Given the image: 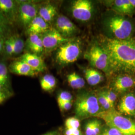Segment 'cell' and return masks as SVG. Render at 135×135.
<instances>
[{
    "label": "cell",
    "mask_w": 135,
    "mask_h": 135,
    "mask_svg": "<svg viewBox=\"0 0 135 135\" xmlns=\"http://www.w3.org/2000/svg\"><path fill=\"white\" fill-rule=\"evenodd\" d=\"M98 39L108 56L111 74L135 75V37L121 40L101 36Z\"/></svg>",
    "instance_id": "1"
},
{
    "label": "cell",
    "mask_w": 135,
    "mask_h": 135,
    "mask_svg": "<svg viewBox=\"0 0 135 135\" xmlns=\"http://www.w3.org/2000/svg\"><path fill=\"white\" fill-rule=\"evenodd\" d=\"M94 117L102 119L106 125L116 128L123 135H135V120L123 115L115 109L101 111Z\"/></svg>",
    "instance_id": "2"
},
{
    "label": "cell",
    "mask_w": 135,
    "mask_h": 135,
    "mask_svg": "<svg viewBox=\"0 0 135 135\" xmlns=\"http://www.w3.org/2000/svg\"><path fill=\"white\" fill-rule=\"evenodd\" d=\"M96 94L85 92L78 96L75 104V112L78 119H84L96 115L101 110Z\"/></svg>",
    "instance_id": "3"
},
{
    "label": "cell",
    "mask_w": 135,
    "mask_h": 135,
    "mask_svg": "<svg viewBox=\"0 0 135 135\" xmlns=\"http://www.w3.org/2000/svg\"><path fill=\"white\" fill-rule=\"evenodd\" d=\"M106 26L114 39L126 40L132 37L134 26L129 20L121 16H115L109 18Z\"/></svg>",
    "instance_id": "4"
},
{
    "label": "cell",
    "mask_w": 135,
    "mask_h": 135,
    "mask_svg": "<svg viewBox=\"0 0 135 135\" xmlns=\"http://www.w3.org/2000/svg\"><path fill=\"white\" fill-rule=\"evenodd\" d=\"M81 53V43L77 39H70L58 48L56 59L60 65H65L76 61Z\"/></svg>",
    "instance_id": "5"
},
{
    "label": "cell",
    "mask_w": 135,
    "mask_h": 135,
    "mask_svg": "<svg viewBox=\"0 0 135 135\" xmlns=\"http://www.w3.org/2000/svg\"><path fill=\"white\" fill-rule=\"evenodd\" d=\"M85 58L95 67L103 71L107 74H111L108 56L98 44L92 46L86 54Z\"/></svg>",
    "instance_id": "6"
},
{
    "label": "cell",
    "mask_w": 135,
    "mask_h": 135,
    "mask_svg": "<svg viewBox=\"0 0 135 135\" xmlns=\"http://www.w3.org/2000/svg\"><path fill=\"white\" fill-rule=\"evenodd\" d=\"M18 19L20 23L27 28L34 18L38 15L39 7L35 3L29 1H19Z\"/></svg>",
    "instance_id": "7"
},
{
    "label": "cell",
    "mask_w": 135,
    "mask_h": 135,
    "mask_svg": "<svg viewBox=\"0 0 135 135\" xmlns=\"http://www.w3.org/2000/svg\"><path fill=\"white\" fill-rule=\"evenodd\" d=\"M93 5L88 0H77L73 2L71 12L73 17L79 21H88L91 19L93 12Z\"/></svg>",
    "instance_id": "8"
},
{
    "label": "cell",
    "mask_w": 135,
    "mask_h": 135,
    "mask_svg": "<svg viewBox=\"0 0 135 135\" xmlns=\"http://www.w3.org/2000/svg\"><path fill=\"white\" fill-rule=\"evenodd\" d=\"M44 50L47 52L52 51L58 48L63 44L69 41L70 39L64 37L54 28H50L46 32L42 34Z\"/></svg>",
    "instance_id": "9"
},
{
    "label": "cell",
    "mask_w": 135,
    "mask_h": 135,
    "mask_svg": "<svg viewBox=\"0 0 135 135\" xmlns=\"http://www.w3.org/2000/svg\"><path fill=\"white\" fill-rule=\"evenodd\" d=\"M111 87L116 93H128L135 88V75L120 74L113 79Z\"/></svg>",
    "instance_id": "10"
},
{
    "label": "cell",
    "mask_w": 135,
    "mask_h": 135,
    "mask_svg": "<svg viewBox=\"0 0 135 135\" xmlns=\"http://www.w3.org/2000/svg\"><path fill=\"white\" fill-rule=\"evenodd\" d=\"M118 111L124 116L135 118V94L128 92L122 97L118 106Z\"/></svg>",
    "instance_id": "11"
},
{
    "label": "cell",
    "mask_w": 135,
    "mask_h": 135,
    "mask_svg": "<svg viewBox=\"0 0 135 135\" xmlns=\"http://www.w3.org/2000/svg\"><path fill=\"white\" fill-rule=\"evenodd\" d=\"M55 26V29L64 37L66 38L73 36L77 30L76 26L68 17L63 15L58 16L56 21Z\"/></svg>",
    "instance_id": "12"
},
{
    "label": "cell",
    "mask_w": 135,
    "mask_h": 135,
    "mask_svg": "<svg viewBox=\"0 0 135 135\" xmlns=\"http://www.w3.org/2000/svg\"><path fill=\"white\" fill-rule=\"evenodd\" d=\"M19 60L28 64L38 73L43 72L46 69V66L43 59L38 55L27 52L23 55Z\"/></svg>",
    "instance_id": "13"
},
{
    "label": "cell",
    "mask_w": 135,
    "mask_h": 135,
    "mask_svg": "<svg viewBox=\"0 0 135 135\" xmlns=\"http://www.w3.org/2000/svg\"><path fill=\"white\" fill-rule=\"evenodd\" d=\"M9 68L11 72L20 76L34 77L38 73L28 64L20 60L11 64Z\"/></svg>",
    "instance_id": "14"
},
{
    "label": "cell",
    "mask_w": 135,
    "mask_h": 135,
    "mask_svg": "<svg viewBox=\"0 0 135 135\" xmlns=\"http://www.w3.org/2000/svg\"><path fill=\"white\" fill-rule=\"evenodd\" d=\"M26 46L32 53L39 55L44 51L42 35L29 34Z\"/></svg>",
    "instance_id": "15"
},
{
    "label": "cell",
    "mask_w": 135,
    "mask_h": 135,
    "mask_svg": "<svg viewBox=\"0 0 135 135\" xmlns=\"http://www.w3.org/2000/svg\"><path fill=\"white\" fill-rule=\"evenodd\" d=\"M50 28L49 24L39 16L34 18L26 28L27 32L29 34L42 35Z\"/></svg>",
    "instance_id": "16"
},
{
    "label": "cell",
    "mask_w": 135,
    "mask_h": 135,
    "mask_svg": "<svg viewBox=\"0 0 135 135\" xmlns=\"http://www.w3.org/2000/svg\"><path fill=\"white\" fill-rule=\"evenodd\" d=\"M57 14V8L51 4H47L41 7L38 12V16L48 24L53 20Z\"/></svg>",
    "instance_id": "17"
},
{
    "label": "cell",
    "mask_w": 135,
    "mask_h": 135,
    "mask_svg": "<svg viewBox=\"0 0 135 135\" xmlns=\"http://www.w3.org/2000/svg\"><path fill=\"white\" fill-rule=\"evenodd\" d=\"M113 9L119 13L132 15L135 12V8L130 0H116L113 2Z\"/></svg>",
    "instance_id": "18"
},
{
    "label": "cell",
    "mask_w": 135,
    "mask_h": 135,
    "mask_svg": "<svg viewBox=\"0 0 135 135\" xmlns=\"http://www.w3.org/2000/svg\"><path fill=\"white\" fill-rule=\"evenodd\" d=\"M102 122L98 119L89 120L85 127V135H100L103 129Z\"/></svg>",
    "instance_id": "19"
},
{
    "label": "cell",
    "mask_w": 135,
    "mask_h": 135,
    "mask_svg": "<svg viewBox=\"0 0 135 135\" xmlns=\"http://www.w3.org/2000/svg\"><path fill=\"white\" fill-rule=\"evenodd\" d=\"M85 78L88 83L91 86H95L104 80L101 73L93 68H88L84 70Z\"/></svg>",
    "instance_id": "20"
},
{
    "label": "cell",
    "mask_w": 135,
    "mask_h": 135,
    "mask_svg": "<svg viewBox=\"0 0 135 135\" xmlns=\"http://www.w3.org/2000/svg\"><path fill=\"white\" fill-rule=\"evenodd\" d=\"M67 79L69 85L73 89H80L84 87L85 85L84 79L76 73H72L68 75Z\"/></svg>",
    "instance_id": "21"
},
{
    "label": "cell",
    "mask_w": 135,
    "mask_h": 135,
    "mask_svg": "<svg viewBox=\"0 0 135 135\" xmlns=\"http://www.w3.org/2000/svg\"><path fill=\"white\" fill-rule=\"evenodd\" d=\"M56 78L51 74H47L44 76L40 80L41 87L44 91L46 92L53 90L56 86Z\"/></svg>",
    "instance_id": "22"
},
{
    "label": "cell",
    "mask_w": 135,
    "mask_h": 135,
    "mask_svg": "<svg viewBox=\"0 0 135 135\" xmlns=\"http://www.w3.org/2000/svg\"><path fill=\"white\" fill-rule=\"evenodd\" d=\"M0 84L6 89L12 92L8 68L5 63L2 62H0Z\"/></svg>",
    "instance_id": "23"
},
{
    "label": "cell",
    "mask_w": 135,
    "mask_h": 135,
    "mask_svg": "<svg viewBox=\"0 0 135 135\" xmlns=\"http://www.w3.org/2000/svg\"><path fill=\"white\" fill-rule=\"evenodd\" d=\"M16 9L14 1L12 0H0V11L3 14L11 15ZM4 15V14H3Z\"/></svg>",
    "instance_id": "24"
},
{
    "label": "cell",
    "mask_w": 135,
    "mask_h": 135,
    "mask_svg": "<svg viewBox=\"0 0 135 135\" xmlns=\"http://www.w3.org/2000/svg\"><path fill=\"white\" fill-rule=\"evenodd\" d=\"M14 46V54L13 55H18L21 53L25 47L24 40L18 35H14L12 36Z\"/></svg>",
    "instance_id": "25"
},
{
    "label": "cell",
    "mask_w": 135,
    "mask_h": 135,
    "mask_svg": "<svg viewBox=\"0 0 135 135\" xmlns=\"http://www.w3.org/2000/svg\"><path fill=\"white\" fill-rule=\"evenodd\" d=\"M97 99H98L99 104L101 107V109L103 110L102 111H108L112 109H114V108H113L110 103H109V102L108 101L106 97L105 96L103 92H101L99 93L97 95Z\"/></svg>",
    "instance_id": "26"
},
{
    "label": "cell",
    "mask_w": 135,
    "mask_h": 135,
    "mask_svg": "<svg viewBox=\"0 0 135 135\" xmlns=\"http://www.w3.org/2000/svg\"><path fill=\"white\" fill-rule=\"evenodd\" d=\"M65 125L67 129H79L80 121L77 117H69L66 120Z\"/></svg>",
    "instance_id": "27"
},
{
    "label": "cell",
    "mask_w": 135,
    "mask_h": 135,
    "mask_svg": "<svg viewBox=\"0 0 135 135\" xmlns=\"http://www.w3.org/2000/svg\"><path fill=\"white\" fill-rule=\"evenodd\" d=\"M4 49L5 53L8 56H12L14 54V46L12 36L5 39Z\"/></svg>",
    "instance_id": "28"
},
{
    "label": "cell",
    "mask_w": 135,
    "mask_h": 135,
    "mask_svg": "<svg viewBox=\"0 0 135 135\" xmlns=\"http://www.w3.org/2000/svg\"><path fill=\"white\" fill-rule=\"evenodd\" d=\"M103 93L106 97L107 100L110 103L111 106L113 108H114V106L116 103V100L117 99V94L116 92L112 90H106L103 91Z\"/></svg>",
    "instance_id": "29"
},
{
    "label": "cell",
    "mask_w": 135,
    "mask_h": 135,
    "mask_svg": "<svg viewBox=\"0 0 135 135\" xmlns=\"http://www.w3.org/2000/svg\"><path fill=\"white\" fill-rule=\"evenodd\" d=\"M13 93L0 84V105L12 96Z\"/></svg>",
    "instance_id": "30"
},
{
    "label": "cell",
    "mask_w": 135,
    "mask_h": 135,
    "mask_svg": "<svg viewBox=\"0 0 135 135\" xmlns=\"http://www.w3.org/2000/svg\"><path fill=\"white\" fill-rule=\"evenodd\" d=\"M100 135H123L117 129L106 125V127L103 128Z\"/></svg>",
    "instance_id": "31"
},
{
    "label": "cell",
    "mask_w": 135,
    "mask_h": 135,
    "mask_svg": "<svg viewBox=\"0 0 135 135\" xmlns=\"http://www.w3.org/2000/svg\"><path fill=\"white\" fill-rule=\"evenodd\" d=\"M73 97L72 94L67 91H63L61 92L57 98V102L58 104L64 102L72 101Z\"/></svg>",
    "instance_id": "32"
},
{
    "label": "cell",
    "mask_w": 135,
    "mask_h": 135,
    "mask_svg": "<svg viewBox=\"0 0 135 135\" xmlns=\"http://www.w3.org/2000/svg\"><path fill=\"white\" fill-rule=\"evenodd\" d=\"M60 109L62 111H68L72 106V101L64 102L58 104Z\"/></svg>",
    "instance_id": "33"
},
{
    "label": "cell",
    "mask_w": 135,
    "mask_h": 135,
    "mask_svg": "<svg viewBox=\"0 0 135 135\" xmlns=\"http://www.w3.org/2000/svg\"><path fill=\"white\" fill-rule=\"evenodd\" d=\"M64 135H83L79 129H67L64 132Z\"/></svg>",
    "instance_id": "34"
},
{
    "label": "cell",
    "mask_w": 135,
    "mask_h": 135,
    "mask_svg": "<svg viewBox=\"0 0 135 135\" xmlns=\"http://www.w3.org/2000/svg\"><path fill=\"white\" fill-rule=\"evenodd\" d=\"M7 32L6 26L0 25V40L5 39V35Z\"/></svg>",
    "instance_id": "35"
},
{
    "label": "cell",
    "mask_w": 135,
    "mask_h": 135,
    "mask_svg": "<svg viewBox=\"0 0 135 135\" xmlns=\"http://www.w3.org/2000/svg\"><path fill=\"white\" fill-rule=\"evenodd\" d=\"M42 135H62L61 132L58 130L51 131Z\"/></svg>",
    "instance_id": "36"
},
{
    "label": "cell",
    "mask_w": 135,
    "mask_h": 135,
    "mask_svg": "<svg viewBox=\"0 0 135 135\" xmlns=\"http://www.w3.org/2000/svg\"><path fill=\"white\" fill-rule=\"evenodd\" d=\"M7 23V21L6 19L5 18V17H0V25L6 26Z\"/></svg>",
    "instance_id": "37"
},
{
    "label": "cell",
    "mask_w": 135,
    "mask_h": 135,
    "mask_svg": "<svg viewBox=\"0 0 135 135\" xmlns=\"http://www.w3.org/2000/svg\"><path fill=\"white\" fill-rule=\"evenodd\" d=\"M5 41V39L0 40V53H1V52L3 51V50L4 49Z\"/></svg>",
    "instance_id": "38"
},
{
    "label": "cell",
    "mask_w": 135,
    "mask_h": 135,
    "mask_svg": "<svg viewBox=\"0 0 135 135\" xmlns=\"http://www.w3.org/2000/svg\"><path fill=\"white\" fill-rule=\"evenodd\" d=\"M131 4L133 5V6L135 8V0H130Z\"/></svg>",
    "instance_id": "39"
},
{
    "label": "cell",
    "mask_w": 135,
    "mask_h": 135,
    "mask_svg": "<svg viewBox=\"0 0 135 135\" xmlns=\"http://www.w3.org/2000/svg\"><path fill=\"white\" fill-rule=\"evenodd\" d=\"M4 17V15L2 13V12L0 11V17Z\"/></svg>",
    "instance_id": "40"
}]
</instances>
